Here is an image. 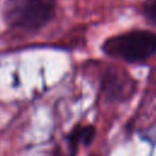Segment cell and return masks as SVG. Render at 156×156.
<instances>
[{"mask_svg": "<svg viewBox=\"0 0 156 156\" xmlns=\"http://www.w3.org/2000/svg\"><path fill=\"white\" fill-rule=\"evenodd\" d=\"M104 90L110 99L123 100L133 94L134 82L128 76L123 77L121 73L112 71L104 78Z\"/></svg>", "mask_w": 156, "mask_h": 156, "instance_id": "3957f363", "label": "cell"}, {"mask_svg": "<svg viewBox=\"0 0 156 156\" xmlns=\"http://www.w3.org/2000/svg\"><path fill=\"white\" fill-rule=\"evenodd\" d=\"M94 136H95V127L94 126H91V124L76 126L66 138L69 152L72 155H76L78 145L79 144H83L85 146L89 145L93 141Z\"/></svg>", "mask_w": 156, "mask_h": 156, "instance_id": "277c9868", "label": "cell"}, {"mask_svg": "<svg viewBox=\"0 0 156 156\" xmlns=\"http://www.w3.org/2000/svg\"><path fill=\"white\" fill-rule=\"evenodd\" d=\"M141 12L151 24L156 26V0H146L143 4Z\"/></svg>", "mask_w": 156, "mask_h": 156, "instance_id": "5b68a950", "label": "cell"}, {"mask_svg": "<svg viewBox=\"0 0 156 156\" xmlns=\"http://www.w3.org/2000/svg\"><path fill=\"white\" fill-rule=\"evenodd\" d=\"M54 12L55 0H6L2 11L9 26L28 32L44 27Z\"/></svg>", "mask_w": 156, "mask_h": 156, "instance_id": "6da1fadb", "label": "cell"}, {"mask_svg": "<svg viewBox=\"0 0 156 156\" xmlns=\"http://www.w3.org/2000/svg\"><path fill=\"white\" fill-rule=\"evenodd\" d=\"M54 156H66V155H65V154H63V152H62V151H61V150H58V149H57V150H56V152H55V155H54ZM67 156H71V155H67Z\"/></svg>", "mask_w": 156, "mask_h": 156, "instance_id": "8992f818", "label": "cell"}, {"mask_svg": "<svg viewBox=\"0 0 156 156\" xmlns=\"http://www.w3.org/2000/svg\"><path fill=\"white\" fill-rule=\"evenodd\" d=\"M102 50L106 55L127 62H143L156 52V35L147 30H130L107 39Z\"/></svg>", "mask_w": 156, "mask_h": 156, "instance_id": "7a4b0ae2", "label": "cell"}]
</instances>
